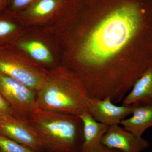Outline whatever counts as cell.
Segmentation results:
<instances>
[{"label": "cell", "instance_id": "obj_1", "mask_svg": "<svg viewBox=\"0 0 152 152\" xmlns=\"http://www.w3.org/2000/svg\"><path fill=\"white\" fill-rule=\"evenodd\" d=\"M86 14L65 67L91 97L122 102L152 64V0H119Z\"/></svg>", "mask_w": 152, "mask_h": 152}, {"label": "cell", "instance_id": "obj_2", "mask_svg": "<svg viewBox=\"0 0 152 152\" xmlns=\"http://www.w3.org/2000/svg\"><path fill=\"white\" fill-rule=\"evenodd\" d=\"M37 108L80 116L88 111L89 95L82 81L65 67L46 72L36 93Z\"/></svg>", "mask_w": 152, "mask_h": 152}, {"label": "cell", "instance_id": "obj_3", "mask_svg": "<svg viewBox=\"0 0 152 152\" xmlns=\"http://www.w3.org/2000/svg\"><path fill=\"white\" fill-rule=\"evenodd\" d=\"M28 121L45 152H80L83 132L79 116L36 108Z\"/></svg>", "mask_w": 152, "mask_h": 152}, {"label": "cell", "instance_id": "obj_4", "mask_svg": "<svg viewBox=\"0 0 152 152\" xmlns=\"http://www.w3.org/2000/svg\"><path fill=\"white\" fill-rule=\"evenodd\" d=\"M0 94L17 118L28 121L37 108L36 92L1 72Z\"/></svg>", "mask_w": 152, "mask_h": 152}, {"label": "cell", "instance_id": "obj_5", "mask_svg": "<svg viewBox=\"0 0 152 152\" xmlns=\"http://www.w3.org/2000/svg\"><path fill=\"white\" fill-rule=\"evenodd\" d=\"M0 72L20 82L36 93L42 86L46 72L37 67L0 50Z\"/></svg>", "mask_w": 152, "mask_h": 152}, {"label": "cell", "instance_id": "obj_6", "mask_svg": "<svg viewBox=\"0 0 152 152\" xmlns=\"http://www.w3.org/2000/svg\"><path fill=\"white\" fill-rule=\"evenodd\" d=\"M0 134L37 152H45L28 120L13 115L0 117Z\"/></svg>", "mask_w": 152, "mask_h": 152}, {"label": "cell", "instance_id": "obj_7", "mask_svg": "<svg viewBox=\"0 0 152 152\" xmlns=\"http://www.w3.org/2000/svg\"><path fill=\"white\" fill-rule=\"evenodd\" d=\"M87 106L88 111L95 120L109 126L119 125L132 115L134 108V105H117L110 97L99 99L90 97Z\"/></svg>", "mask_w": 152, "mask_h": 152}, {"label": "cell", "instance_id": "obj_8", "mask_svg": "<svg viewBox=\"0 0 152 152\" xmlns=\"http://www.w3.org/2000/svg\"><path fill=\"white\" fill-rule=\"evenodd\" d=\"M101 145L122 152H142L150 146L147 140L136 137L119 125L110 126L102 138Z\"/></svg>", "mask_w": 152, "mask_h": 152}, {"label": "cell", "instance_id": "obj_9", "mask_svg": "<svg viewBox=\"0 0 152 152\" xmlns=\"http://www.w3.org/2000/svg\"><path fill=\"white\" fill-rule=\"evenodd\" d=\"M83 124V142L80 152H97L101 145V140L110 126L99 122L88 112L80 116Z\"/></svg>", "mask_w": 152, "mask_h": 152}, {"label": "cell", "instance_id": "obj_10", "mask_svg": "<svg viewBox=\"0 0 152 152\" xmlns=\"http://www.w3.org/2000/svg\"><path fill=\"white\" fill-rule=\"evenodd\" d=\"M131 116L122 120L120 124L137 137L152 127V103L134 105Z\"/></svg>", "mask_w": 152, "mask_h": 152}, {"label": "cell", "instance_id": "obj_11", "mask_svg": "<svg viewBox=\"0 0 152 152\" xmlns=\"http://www.w3.org/2000/svg\"><path fill=\"white\" fill-rule=\"evenodd\" d=\"M124 105L152 103V64L134 83L122 101Z\"/></svg>", "mask_w": 152, "mask_h": 152}, {"label": "cell", "instance_id": "obj_12", "mask_svg": "<svg viewBox=\"0 0 152 152\" xmlns=\"http://www.w3.org/2000/svg\"><path fill=\"white\" fill-rule=\"evenodd\" d=\"M19 46L38 61L45 64L53 61V58L50 51L40 42L35 41L24 42L19 44Z\"/></svg>", "mask_w": 152, "mask_h": 152}, {"label": "cell", "instance_id": "obj_13", "mask_svg": "<svg viewBox=\"0 0 152 152\" xmlns=\"http://www.w3.org/2000/svg\"><path fill=\"white\" fill-rule=\"evenodd\" d=\"M62 1V0H35L30 4L27 12L34 18L48 16L59 7Z\"/></svg>", "mask_w": 152, "mask_h": 152}, {"label": "cell", "instance_id": "obj_14", "mask_svg": "<svg viewBox=\"0 0 152 152\" xmlns=\"http://www.w3.org/2000/svg\"><path fill=\"white\" fill-rule=\"evenodd\" d=\"M0 148L5 152H37L2 135L0 134Z\"/></svg>", "mask_w": 152, "mask_h": 152}, {"label": "cell", "instance_id": "obj_15", "mask_svg": "<svg viewBox=\"0 0 152 152\" xmlns=\"http://www.w3.org/2000/svg\"><path fill=\"white\" fill-rule=\"evenodd\" d=\"M16 29V26L12 22L0 20V39L10 36Z\"/></svg>", "mask_w": 152, "mask_h": 152}, {"label": "cell", "instance_id": "obj_16", "mask_svg": "<svg viewBox=\"0 0 152 152\" xmlns=\"http://www.w3.org/2000/svg\"><path fill=\"white\" fill-rule=\"evenodd\" d=\"M10 115L14 116L12 111L0 94V117Z\"/></svg>", "mask_w": 152, "mask_h": 152}, {"label": "cell", "instance_id": "obj_17", "mask_svg": "<svg viewBox=\"0 0 152 152\" xmlns=\"http://www.w3.org/2000/svg\"><path fill=\"white\" fill-rule=\"evenodd\" d=\"M35 0H12V7L14 9L22 8L29 5Z\"/></svg>", "mask_w": 152, "mask_h": 152}, {"label": "cell", "instance_id": "obj_18", "mask_svg": "<svg viewBox=\"0 0 152 152\" xmlns=\"http://www.w3.org/2000/svg\"><path fill=\"white\" fill-rule=\"evenodd\" d=\"M97 152H122L118 150L109 148L101 145Z\"/></svg>", "mask_w": 152, "mask_h": 152}, {"label": "cell", "instance_id": "obj_19", "mask_svg": "<svg viewBox=\"0 0 152 152\" xmlns=\"http://www.w3.org/2000/svg\"><path fill=\"white\" fill-rule=\"evenodd\" d=\"M7 0H0V10L3 8L6 5Z\"/></svg>", "mask_w": 152, "mask_h": 152}, {"label": "cell", "instance_id": "obj_20", "mask_svg": "<svg viewBox=\"0 0 152 152\" xmlns=\"http://www.w3.org/2000/svg\"><path fill=\"white\" fill-rule=\"evenodd\" d=\"M0 152H5L4 151H3L0 148Z\"/></svg>", "mask_w": 152, "mask_h": 152}]
</instances>
